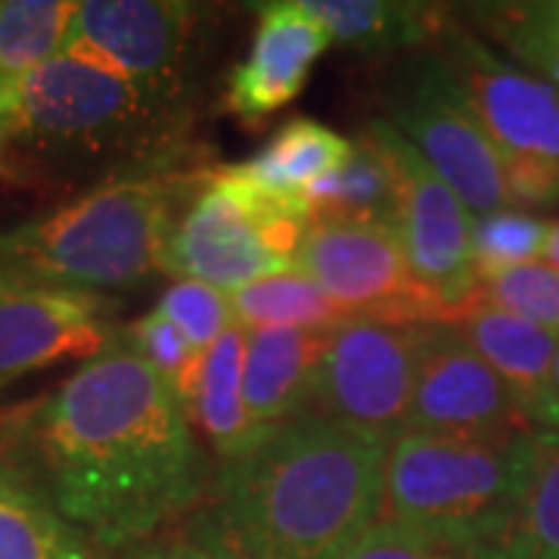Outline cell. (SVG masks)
I'll list each match as a JSON object with an SVG mask.
<instances>
[{"mask_svg": "<svg viewBox=\"0 0 559 559\" xmlns=\"http://www.w3.org/2000/svg\"><path fill=\"white\" fill-rule=\"evenodd\" d=\"M25 439L35 488L100 547L143 540L190 513L212 476L183 401L124 340L84 360Z\"/></svg>", "mask_w": 559, "mask_h": 559, "instance_id": "cell-1", "label": "cell"}, {"mask_svg": "<svg viewBox=\"0 0 559 559\" xmlns=\"http://www.w3.org/2000/svg\"><path fill=\"white\" fill-rule=\"evenodd\" d=\"M389 441L336 419L280 426L252 454L221 463L187 513L212 559H333L382 510Z\"/></svg>", "mask_w": 559, "mask_h": 559, "instance_id": "cell-2", "label": "cell"}, {"mask_svg": "<svg viewBox=\"0 0 559 559\" xmlns=\"http://www.w3.org/2000/svg\"><path fill=\"white\" fill-rule=\"evenodd\" d=\"M205 171L121 175L47 218L0 234V277L53 289H121L159 271L178 209Z\"/></svg>", "mask_w": 559, "mask_h": 559, "instance_id": "cell-3", "label": "cell"}, {"mask_svg": "<svg viewBox=\"0 0 559 559\" xmlns=\"http://www.w3.org/2000/svg\"><path fill=\"white\" fill-rule=\"evenodd\" d=\"M183 116V103L66 53L0 91L3 143L60 162L112 159L119 175L171 171Z\"/></svg>", "mask_w": 559, "mask_h": 559, "instance_id": "cell-4", "label": "cell"}, {"mask_svg": "<svg viewBox=\"0 0 559 559\" xmlns=\"http://www.w3.org/2000/svg\"><path fill=\"white\" fill-rule=\"evenodd\" d=\"M532 444L535 432L510 441L404 432L385 454L380 520L503 547L520 507Z\"/></svg>", "mask_w": 559, "mask_h": 559, "instance_id": "cell-5", "label": "cell"}, {"mask_svg": "<svg viewBox=\"0 0 559 559\" xmlns=\"http://www.w3.org/2000/svg\"><path fill=\"white\" fill-rule=\"evenodd\" d=\"M311 227L305 197H280L240 175L212 168L183 205L162 246L159 271L237 293L249 283L296 271V252Z\"/></svg>", "mask_w": 559, "mask_h": 559, "instance_id": "cell-6", "label": "cell"}, {"mask_svg": "<svg viewBox=\"0 0 559 559\" xmlns=\"http://www.w3.org/2000/svg\"><path fill=\"white\" fill-rule=\"evenodd\" d=\"M389 124L463 202L469 218L510 209L498 146L481 131L436 50L411 53L385 87Z\"/></svg>", "mask_w": 559, "mask_h": 559, "instance_id": "cell-7", "label": "cell"}, {"mask_svg": "<svg viewBox=\"0 0 559 559\" xmlns=\"http://www.w3.org/2000/svg\"><path fill=\"white\" fill-rule=\"evenodd\" d=\"M414 380L417 348L411 326L345 318L320 340L311 414L392 444L407 426Z\"/></svg>", "mask_w": 559, "mask_h": 559, "instance_id": "cell-8", "label": "cell"}, {"mask_svg": "<svg viewBox=\"0 0 559 559\" xmlns=\"http://www.w3.org/2000/svg\"><path fill=\"white\" fill-rule=\"evenodd\" d=\"M296 271L314 280L348 318L399 326L448 320V308L411 274L395 224L311 221L296 252Z\"/></svg>", "mask_w": 559, "mask_h": 559, "instance_id": "cell-9", "label": "cell"}, {"mask_svg": "<svg viewBox=\"0 0 559 559\" xmlns=\"http://www.w3.org/2000/svg\"><path fill=\"white\" fill-rule=\"evenodd\" d=\"M411 333L417 380L404 432L463 441H510L535 432L516 392L451 323H411Z\"/></svg>", "mask_w": 559, "mask_h": 559, "instance_id": "cell-10", "label": "cell"}, {"mask_svg": "<svg viewBox=\"0 0 559 559\" xmlns=\"http://www.w3.org/2000/svg\"><path fill=\"white\" fill-rule=\"evenodd\" d=\"M367 134L395 171V230L407 267L451 314L476 293L473 218L457 193L389 121H370Z\"/></svg>", "mask_w": 559, "mask_h": 559, "instance_id": "cell-11", "label": "cell"}, {"mask_svg": "<svg viewBox=\"0 0 559 559\" xmlns=\"http://www.w3.org/2000/svg\"><path fill=\"white\" fill-rule=\"evenodd\" d=\"M197 7L183 0H84L62 53L97 66L162 100L183 103V66Z\"/></svg>", "mask_w": 559, "mask_h": 559, "instance_id": "cell-12", "label": "cell"}, {"mask_svg": "<svg viewBox=\"0 0 559 559\" xmlns=\"http://www.w3.org/2000/svg\"><path fill=\"white\" fill-rule=\"evenodd\" d=\"M436 53L500 156L559 165V91L532 72L503 62L476 35L441 13Z\"/></svg>", "mask_w": 559, "mask_h": 559, "instance_id": "cell-13", "label": "cell"}, {"mask_svg": "<svg viewBox=\"0 0 559 559\" xmlns=\"http://www.w3.org/2000/svg\"><path fill=\"white\" fill-rule=\"evenodd\" d=\"M112 301L0 277V389L66 358H97L112 345Z\"/></svg>", "mask_w": 559, "mask_h": 559, "instance_id": "cell-14", "label": "cell"}, {"mask_svg": "<svg viewBox=\"0 0 559 559\" xmlns=\"http://www.w3.org/2000/svg\"><path fill=\"white\" fill-rule=\"evenodd\" d=\"M259 32L249 57L230 72L224 103L246 124L271 119L283 106L296 100L311 75L314 62L333 44L330 32L301 0L259 3Z\"/></svg>", "mask_w": 559, "mask_h": 559, "instance_id": "cell-15", "label": "cell"}, {"mask_svg": "<svg viewBox=\"0 0 559 559\" xmlns=\"http://www.w3.org/2000/svg\"><path fill=\"white\" fill-rule=\"evenodd\" d=\"M444 323H451L516 392L535 432H559V404L554 395L559 333L507 314L476 296L451 311Z\"/></svg>", "mask_w": 559, "mask_h": 559, "instance_id": "cell-16", "label": "cell"}, {"mask_svg": "<svg viewBox=\"0 0 559 559\" xmlns=\"http://www.w3.org/2000/svg\"><path fill=\"white\" fill-rule=\"evenodd\" d=\"M323 333L308 330H252L246 336L242 395L261 432L311 414V385Z\"/></svg>", "mask_w": 559, "mask_h": 559, "instance_id": "cell-17", "label": "cell"}, {"mask_svg": "<svg viewBox=\"0 0 559 559\" xmlns=\"http://www.w3.org/2000/svg\"><path fill=\"white\" fill-rule=\"evenodd\" d=\"M246 336L249 333L240 323H234L202 355L197 389L187 401L190 423H197L200 436L212 444V451L218 454L221 463L252 454L261 441L267 439V432H261L249 417L246 395H242Z\"/></svg>", "mask_w": 559, "mask_h": 559, "instance_id": "cell-18", "label": "cell"}, {"mask_svg": "<svg viewBox=\"0 0 559 559\" xmlns=\"http://www.w3.org/2000/svg\"><path fill=\"white\" fill-rule=\"evenodd\" d=\"M0 559H100V550L32 481L0 466Z\"/></svg>", "mask_w": 559, "mask_h": 559, "instance_id": "cell-19", "label": "cell"}, {"mask_svg": "<svg viewBox=\"0 0 559 559\" xmlns=\"http://www.w3.org/2000/svg\"><path fill=\"white\" fill-rule=\"evenodd\" d=\"M301 7L330 38L364 53L414 50L436 38L441 22L439 7L395 0H301Z\"/></svg>", "mask_w": 559, "mask_h": 559, "instance_id": "cell-20", "label": "cell"}, {"mask_svg": "<svg viewBox=\"0 0 559 559\" xmlns=\"http://www.w3.org/2000/svg\"><path fill=\"white\" fill-rule=\"evenodd\" d=\"M355 143L314 119L283 124L259 156L240 162V175L280 197H305L320 178L333 175L352 156Z\"/></svg>", "mask_w": 559, "mask_h": 559, "instance_id": "cell-21", "label": "cell"}, {"mask_svg": "<svg viewBox=\"0 0 559 559\" xmlns=\"http://www.w3.org/2000/svg\"><path fill=\"white\" fill-rule=\"evenodd\" d=\"M311 221H380L395 224V171L380 146L364 131L355 140L352 156L326 178H320L308 193Z\"/></svg>", "mask_w": 559, "mask_h": 559, "instance_id": "cell-22", "label": "cell"}, {"mask_svg": "<svg viewBox=\"0 0 559 559\" xmlns=\"http://www.w3.org/2000/svg\"><path fill=\"white\" fill-rule=\"evenodd\" d=\"M234 320L246 333L252 330H308L326 333L348 318V311L330 299L318 283L301 271L264 277L230 293Z\"/></svg>", "mask_w": 559, "mask_h": 559, "instance_id": "cell-23", "label": "cell"}, {"mask_svg": "<svg viewBox=\"0 0 559 559\" xmlns=\"http://www.w3.org/2000/svg\"><path fill=\"white\" fill-rule=\"evenodd\" d=\"M503 547L510 559H559V432H535L520 507Z\"/></svg>", "mask_w": 559, "mask_h": 559, "instance_id": "cell-24", "label": "cell"}, {"mask_svg": "<svg viewBox=\"0 0 559 559\" xmlns=\"http://www.w3.org/2000/svg\"><path fill=\"white\" fill-rule=\"evenodd\" d=\"M79 3L0 0V91L62 53Z\"/></svg>", "mask_w": 559, "mask_h": 559, "instance_id": "cell-25", "label": "cell"}, {"mask_svg": "<svg viewBox=\"0 0 559 559\" xmlns=\"http://www.w3.org/2000/svg\"><path fill=\"white\" fill-rule=\"evenodd\" d=\"M473 20L500 40L535 79L559 91V0L557 3H485L469 7Z\"/></svg>", "mask_w": 559, "mask_h": 559, "instance_id": "cell-26", "label": "cell"}, {"mask_svg": "<svg viewBox=\"0 0 559 559\" xmlns=\"http://www.w3.org/2000/svg\"><path fill=\"white\" fill-rule=\"evenodd\" d=\"M333 559H510L500 544L377 520Z\"/></svg>", "mask_w": 559, "mask_h": 559, "instance_id": "cell-27", "label": "cell"}, {"mask_svg": "<svg viewBox=\"0 0 559 559\" xmlns=\"http://www.w3.org/2000/svg\"><path fill=\"white\" fill-rule=\"evenodd\" d=\"M476 299L495 305L507 314L532 320L559 333V271L550 264H516L476 277Z\"/></svg>", "mask_w": 559, "mask_h": 559, "instance_id": "cell-28", "label": "cell"}, {"mask_svg": "<svg viewBox=\"0 0 559 559\" xmlns=\"http://www.w3.org/2000/svg\"><path fill=\"white\" fill-rule=\"evenodd\" d=\"M547 234H550V221L520 209H503L488 218H476L473 221L476 277L528 264L535 255H544Z\"/></svg>", "mask_w": 559, "mask_h": 559, "instance_id": "cell-29", "label": "cell"}, {"mask_svg": "<svg viewBox=\"0 0 559 559\" xmlns=\"http://www.w3.org/2000/svg\"><path fill=\"white\" fill-rule=\"evenodd\" d=\"M121 340L128 342L140 358L146 360V364L159 373L162 380L175 389V395H178V399L183 401V407H187V401H190L193 389H197L202 355H205L209 348L200 352L193 342L180 333L171 320L162 314L159 308L150 311L146 318H140L138 323H131V326L124 330Z\"/></svg>", "mask_w": 559, "mask_h": 559, "instance_id": "cell-30", "label": "cell"}, {"mask_svg": "<svg viewBox=\"0 0 559 559\" xmlns=\"http://www.w3.org/2000/svg\"><path fill=\"white\" fill-rule=\"evenodd\" d=\"M159 311L200 352L212 348L237 323L230 296H224L215 286H205L200 280H178L175 286H168L159 301Z\"/></svg>", "mask_w": 559, "mask_h": 559, "instance_id": "cell-31", "label": "cell"}, {"mask_svg": "<svg viewBox=\"0 0 559 559\" xmlns=\"http://www.w3.org/2000/svg\"><path fill=\"white\" fill-rule=\"evenodd\" d=\"M500 171L507 183L510 209H547L559 202V165L540 159H513L500 156Z\"/></svg>", "mask_w": 559, "mask_h": 559, "instance_id": "cell-32", "label": "cell"}, {"mask_svg": "<svg viewBox=\"0 0 559 559\" xmlns=\"http://www.w3.org/2000/svg\"><path fill=\"white\" fill-rule=\"evenodd\" d=\"M128 559H212L209 554H202L190 544H162V547H146V550H138Z\"/></svg>", "mask_w": 559, "mask_h": 559, "instance_id": "cell-33", "label": "cell"}, {"mask_svg": "<svg viewBox=\"0 0 559 559\" xmlns=\"http://www.w3.org/2000/svg\"><path fill=\"white\" fill-rule=\"evenodd\" d=\"M544 259L547 264L559 271V218L550 221V234H547V246H544Z\"/></svg>", "mask_w": 559, "mask_h": 559, "instance_id": "cell-34", "label": "cell"}, {"mask_svg": "<svg viewBox=\"0 0 559 559\" xmlns=\"http://www.w3.org/2000/svg\"><path fill=\"white\" fill-rule=\"evenodd\" d=\"M554 395L559 404V345H557V360H554Z\"/></svg>", "mask_w": 559, "mask_h": 559, "instance_id": "cell-35", "label": "cell"}, {"mask_svg": "<svg viewBox=\"0 0 559 559\" xmlns=\"http://www.w3.org/2000/svg\"><path fill=\"white\" fill-rule=\"evenodd\" d=\"M0 146H3V119H0Z\"/></svg>", "mask_w": 559, "mask_h": 559, "instance_id": "cell-36", "label": "cell"}]
</instances>
